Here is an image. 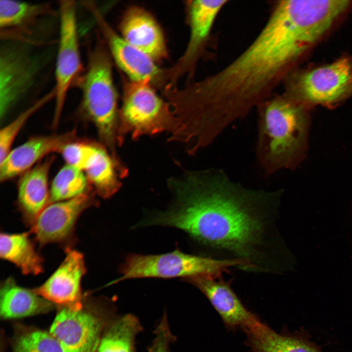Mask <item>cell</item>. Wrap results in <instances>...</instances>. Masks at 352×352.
<instances>
[{
    "instance_id": "23",
    "label": "cell",
    "mask_w": 352,
    "mask_h": 352,
    "mask_svg": "<svg viewBox=\"0 0 352 352\" xmlns=\"http://www.w3.org/2000/svg\"><path fill=\"white\" fill-rule=\"evenodd\" d=\"M0 256L14 264L24 274L36 275L43 272V259L27 233H1Z\"/></svg>"
},
{
    "instance_id": "29",
    "label": "cell",
    "mask_w": 352,
    "mask_h": 352,
    "mask_svg": "<svg viewBox=\"0 0 352 352\" xmlns=\"http://www.w3.org/2000/svg\"><path fill=\"white\" fill-rule=\"evenodd\" d=\"M154 337L148 348V352H170V345L176 340L172 332L164 311L154 331Z\"/></svg>"
},
{
    "instance_id": "10",
    "label": "cell",
    "mask_w": 352,
    "mask_h": 352,
    "mask_svg": "<svg viewBox=\"0 0 352 352\" xmlns=\"http://www.w3.org/2000/svg\"><path fill=\"white\" fill-rule=\"evenodd\" d=\"M227 0H192L187 1V20L190 29L188 44L183 54L171 67L164 69L165 87L176 86L182 77L189 82L200 58L211 40L216 20L228 2Z\"/></svg>"
},
{
    "instance_id": "27",
    "label": "cell",
    "mask_w": 352,
    "mask_h": 352,
    "mask_svg": "<svg viewBox=\"0 0 352 352\" xmlns=\"http://www.w3.org/2000/svg\"><path fill=\"white\" fill-rule=\"evenodd\" d=\"M13 352H63L57 340L49 332L28 329L16 337Z\"/></svg>"
},
{
    "instance_id": "6",
    "label": "cell",
    "mask_w": 352,
    "mask_h": 352,
    "mask_svg": "<svg viewBox=\"0 0 352 352\" xmlns=\"http://www.w3.org/2000/svg\"><path fill=\"white\" fill-rule=\"evenodd\" d=\"M233 267L241 270L242 264L237 260L190 254L178 249L157 255L132 254L120 266L121 276L111 284L135 278L221 276Z\"/></svg>"
},
{
    "instance_id": "25",
    "label": "cell",
    "mask_w": 352,
    "mask_h": 352,
    "mask_svg": "<svg viewBox=\"0 0 352 352\" xmlns=\"http://www.w3.org/2000/svg\"><path fill=\"white\" fill-rule=\"evenodd\" d=\"M90 188L84 171L66 164L53 179L49 190V203L74 198Z\"/></svg>"
},
{
    "instance_id": "13",
    "label": "cell",
    "mask_w": 352,
    "mask_h": 352,
    "mask_svg": "<svg viewBox=\"0 0 352 352\" xmlns=\"http://www.w3.org/2000/svg\"><path fill=\"white\" fill-rule=\"evenodd\" d=\"M91 188L74 198L48 204L32 225V232L41 245L66 241L72 235L81 214L96 205Z\"/></svg>"
},
{
    "instance_id": "19",
    "label": "cell",
    "mask_w": 352,
    "mask_h": 352,
    "mask_svg": "<svg viewBox=\"0 0 352 352\" xmlns=\"http://www.w3.org/2000/svg\"><path fill=\"white\" fill-rule=\"evenodd\" d=\"M54 156L49 155L22 175L18 186L17 202L25 221L31 225L49 203L48 176Z\"/></svg>"
},
{
    "instance_id": "1",
    "label": "cell",
    "mask_w": 352,
    "mask_h": 352,
    "mask_svg": "<svg viewBox=\"0 0 352 352\" xmlns=\"http://www.w3.org/2000/svg\"><path fill=\"white\" fill-rule=\"evenodd\" d=\"M168 186L171 206L147 217L145 226L182 230L216 259L241 262L246 272L282 275L294 270L296 258L278 226L282 190L246 188L217 168L186 172Z\"/></svg>"
},
{
    "instance_id": "20",
    "label": "cell",
    "mask_w": 352,
    "mask_h": 352,
    "mask_svg": "<svg viewBox=\"0 0 352 352\" xmlns=\"http://www.w3.org/2000/svg\"><path fill=\"white\" fill-rule=\"evenodd\" d=\"M251 352H322L305 332H278L261 321L244 331Z\"/></svg>"
},
{
    "instance_id": "24",
    "label": "cell",
    "mask_w": 352,
    "mask_h": 352,
    "mask_svg": "<svg viewBox=\"0 0 352 352\" xmlns=\"http://www.w3.org/2000/svg\"><path fill=\"white\" fill-rule=\"evenodd\" d=\"M142 330L133 314L115 316L105 329L97 352H137L135 339Z\"/></svg>"
},
{
    "instance_id": "4",
    "label": "cell",
    "mask_w": 352,
    "mask_h": 352,
    "mask_svg": "<svg viewBox=\"0 0 352 352\" xmlns=\"http://www.w3.org/2000/svg\"><path fill=\"white\" fill-rule=\"evenodd\" d=\"M103 40H98L88 54L86 69L75 83L81 92L80 110L95 126L101 143L115 157L118 143V95L112 59Z\"/></svg>"
},
{
    "instance_id": "26",
    "label": "cell",
    "mask_w": 352,
    "mask_h": 352,
    "mask_svg": "<svg viewBox=\"0 0 352 352\" xmlns=\"http://www.w3.org/2000/svg\"><path fill=\"white\" fill-rule=\"evenodd\" d=\"M53 89L26 110L21 112L12 121L4 126L0 132V162H1L11 150L12 145L23 125L34 113L46 103L54 99Z\"/></svg>"
},
{
    "instance_id": "2",
    "label": "cell",
    "mask_w": 352,
    "mask_h": 352,
    "mask_svg": "<svg viewBox=\"0 0 352 352\" xmlns=\"http://www.w3.org/2000/svg\"><path fill=\"white\" fill-rule=\"evenodd\" d=\"M325 32L323 18L310 3L276 1L264 27L238 56L215 73L178 89L181 111L198 131L217 137L273 95Z\"/></svg>"
},
{
    "instance_id": "14",
    "label": "cell",
    "mask_w": 352,
    "mask_h": 352,
    "mask_svg": "<svg viewBox=\"0 0 352 352\" xmlns=\"http://www.w3.org/2000/svg\"><path fill=\"white\" fill-rule=\"evenodd\" d=\"M199 289L208 299L230 330L243 331L260 321L242 303L230 283L221 276H200L183 279Z\"/></svg>"
},
{
    "instance_id": "16",
    "label": "cell",
    "mask_w": 352,
    "mask_h": 352,
    "mask_svg": "<svg viewBox=\"0 0 352 352\" xmlns=\"http://www.w3.org/2000/svg\"><path fill=\"white\" fill-rule=\"evenodd\" d=\"M86 268L83 255L70 248L58 268L33 290L52 303L70 307L81 303V282Z\"/></svg>"
},
{
    "instance_id": "5",
    "label": "cell",
    "mask_w": 352,
    "mask_h": 352,
    "mask_svg": "<svg viewBox=\"0 0 352 352\" xmlns=\"http://www.w3.org/2000/svg\"><path fill=\"white\" fill-rule=\"evenodd\" d=\"M122 105L119 110L118 143L121 146L126 136L132 139L143 135L163 132L172 134L177 128V120L166 100L148 82L123 79Z\"/></svg>"
},
{
    "instance_id": "8",
    "label": "cell",
    "mask_w": 352,
    "mask_h": 352,
    "mask_svg": "<svg viewBox=\"0 0 352 352\" xmlns=\"http://www.w3.org/2000/svg\"><path fill=\"white\" fill-rule=\"evenodd\" d=\"M114 308L101 307L96 311L83 308L82 304L65 307L58 312L49 333L63 352H97L102 334L114 318Z\"/></svg>"
},
{
    "instance_id": "28",
    "label": "cell",
    "mask_w": 352,
    "mask_h": 352,
    "mask_svg": "<svg viewBox=\"0 0 352 352\" xmlns=\"http://www.w3.org/2000/svg\"><path fill=\"white\" fill-rule=\"evenodd\" d=\"M102 146L101 143L76 140L66 145L60 153L66 164L85 172L95 160Z\"/></svg>"
},
{
    "instance_id": "12",
    "label": "cell",
    "mask_w": 352,
    "mask_h": 352,
    "mask_svg": "<svg viewBox=\"0 0 352 352\" xmlns=\"http://www.w3.org/2000/svg\"><path fill=\"white\" fill-rule=\"evenodd\" d=\"M6 42L9 43L1 46L0 51L1 121L33 87L40 66L38 59L22 42Z\"/></svg>"
},
{
    "instance_id": "21",
    "label": "cell",
    "mask_w": 352,
    "mask_h": 352,
    "mask_svg": "<svg viewBox=\"0 0 352 352\" xmlns=\"http://www.w3.org/2000/svg\"><path fill=\"white\" fill-rule=\"evenodd\" d=\"M52 303L35 291L18 285L12 278L5 280L0 291V313L4 319H12L44 313Z\"/></svg>"
},
{
    "instance_id": "11",
    "label": "cell",
    "mask_w": 352,
    "mask_h": 352,
    "mask_svg": "<svg viewBox=\"0 0 352 352\" xmlns=\"http://www.w3.org/2000/svg\"><path fill=\"white\" fill-rule=\"evenodd\" d=\"M82 4L93 16L111 58L127 78L164 88L166 85L164 69L160 68L151 57L130 44L118 34L93 2L85 1Z\"/></svg>"
},
{
    "instance_id": "15",
    "label": "cell",
    "mask_w": 352,
    "mask_h": 352,
    "mask_svg": "<svg viewBox=\"0 0 352 352\" xmlns=\"http://www.w3.org/2000/svg\"><path fill=\"white\" fill-rule=\"evenodd\" d=\"M77 140L75 130L61 134L32 137L11 150L0 163V180L8 181L22 175L44 157L61 153L67 144Z\"/></svg>"
},
{
    "instance_id": "7",
    "label": "cell",
    "mask_w": 352,
    "mask_h": 352,
    "mask_svg": "<svg viewBox=\"0 0 352 352\" xmlns=\"http://www.w3.org/2000/svg\"><path fill=\"white\" fill-rule=\"evenodd\" d=\"M285 83L284 94L307 108H332L352 96V61L344 57L310 70L292 73Z\"/></svg>"
},
{
    "instance_id": "3",
    "label": "cell",
    "mask_w": 352,
    "mask_h": 352,
    "mask_svg": "<svg viewBox=\"0 0 352 352\" xmlns=\"http://www.w3.org/2000/svg\"><path fill=\"white\" fill-rule=\"evenodd\" d=\"M256 154L266 176L296 168L306 152L310 119L308 108L285 94H273L257 108Z\"/></svg>"
},
{
    "instance_id": "9",
    "label": "cell",
    "mask_w": 352,
    "mask_h": 352,
    "mask_svg": "<svg viewBox=\"0 0 352 352\" xmlns=\"http://www.w3.org/2000/svg\"><path fill=\"white\" fill-rule=\"evenodd\" d=\"M77 4L74 0L59 4V36L55 69V109L53 126L59 121L69 88L82 73L77 22Z\"/></svg>"
},
{
    "instance_id": "22",
    "label": "cell",
    "mask_w": 352,
    "mask_h": 352,
    "mask_svg": "<svg viewBox=\"0 0 352 352\" xmlns=\"http://www.w3.org/2000/svg\"><path fill=\"white\" fill-rule=\"evenodd\" d=\"M85 172L91 188L103 198H110L117 193L121 187V179L128 172L119 158L114 156L104 145Z\"/></svg>"
},
{
    "instance_id": "17",
    "label": "cell",
    "mask_w": 352,
    "mask_h": 352,
    "mask_svg": "<svg viewBox=\"0 0 352 352\" xmlns=\"http://www.w3.org/2000/svg\"><path fill=\"white\" fill-rule=\"evenodd\" d=\"M120 30L126 42L156 62L167 58L163 31L154 17L144 8H129L122 17Z\"/></svg>"
},
{
    "instance_id": "18",
    "label": "cell",
    "mask_w": 352,
    "mask_h": 352,
    "mask_svg": "<svg viewBox=\"0 0 352 352\" xmlns=\"http://www.w3.org/2000/svg\"><path fill=\"white\" fill-rule=\"evenodd\" d=\"M52 13L51 4L48 3L0 0L1 40L31 43L28 36L32 33L33 27L39 20Z\"/></svg>"
}]
</instances>
